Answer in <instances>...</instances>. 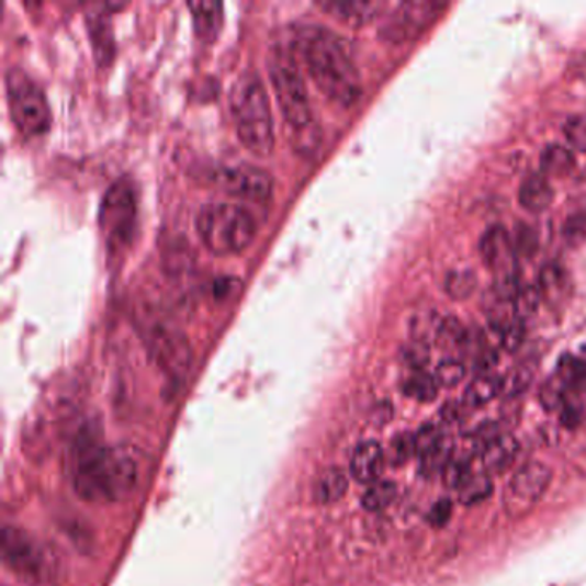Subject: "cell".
<instances>
[{
  "mask_svg": "<svg viewBox=\"0 0 586 586\" xmlns=\"http://www.w3.org/2000/svg\"><path fill=\"white\" fill-rule=\"evenodd\" d=\"M293 45L327 99L345 108L360 99V72L341 35L324 24H300L294 30Z\"/></svg>",
  "mask_w": 586,
  "mask_h": 586,
  "instance_id": "cell-1",
  "label": "cell"
},
{
  "mask_svg": "<svg viewBox=\"0 0 586 586\" xmlns=\"http://www.w3.org/2000/svg\"><path fill=\"white\" fill-rule=\"evenodd\" d=\"M138 466L124 449L105 448L93 433H81L72 455V485L90 503H117L135 491Z\"/></svg>",
  "mask_w": 586,
  "mask_h": 586,
  "instance_id": "cell-2",
  "label": "cell"
},
{
  "mask_svg": "<svg viewBox=\"0 0 586 586\" xmlns=\"http://www.w3.org/2000/svg\"><path fill=\"white\" fill-rule=\"evenodd\" d=\"M267 68L294 147L302 151L314 150L320 142V133L296 57L288 48L273 47L267 57Z\"/></svg>",
  "mask_w": 586,
  "mask_h": 586,
  "instance_id": "cell-3",
  "label": "cell"
},
{
  "mask_svg": "<svg viewBox=\"0 0 586 586\" xmlns=\"http://www.w3.org/2000/svg\"><path fill=\"white\" fill-rule=\"evenodd\" d=\"M229 108L239 139L255 155H269L273 148V120L266 83L253 69L234 80Z\"/></svg>",
  "mask_w": 586,
  "mask_h": 586,
  "instance_id": "cell-4",
  "label": "cell"
},
{
  "mask_svg": "<svg viewBox=\"0 0 586 586\" xmlns=\"http://www.w3.org/2000/svg\"><path fill=\"white\" fill-rule=\"evenodd\" d=\"M196 233L215 255L245 250L257 234V221L246 206L233 202H212L196 215Z\"/></svg>",
  "mask_w": 586,
  "mask_h": 586,
  "instance_id": "cell-5",
  "label": "cell"
},
{
  "mask_svg": "<svg viewBox=\"0 0 586 586\" xmlns=\"http://www.w3.org/2000/svg\"><path fill=\"white\" fill-rule=\"evenodd\" d=\"M138 330L154 363L171 381H182L191 364V346L178 325L159 309H143Z\"/></svg>",
  "mask_w": 586,
  "mask_h": 586,
  "instance_id": "cell-6",
  "label": "cell"
},
{
  "mask_svg": "<svg viewBox=\"0 0 586 586\" xmlns=\"http://www.w3.org/2000/svg\"><path fill=\"white\" fill-rule=\"evenodd\" d=\"M2 557L12 575L30 585H54L59 578V559L29 531L5 527L2 531Z\"/></svg>",
  "mask_w": 586,
  "mask_h": 586,
  "instance_id": "cell-7",
  "label": "cell"
},
{
  "mask_svg": "<svg viewBox=\"0 0 586 586\" xmlns=\"http://www.w3.org/2000/svg\"><path fill=\"white\" fill-rule=\"evenodd\" d=\"M4 81L9 111L18 129L29 136L47 132L52 120L50 108L41 84L20 68H9Z\"/></svg>",
  "mask_w": 586,
  "mask_h": 586,
  "instance_id": "cell-8",
  "label": "cell"
},
{
  "mask_svg": "<svg viewBox=\"0 0 586 586\" xmlns=\"http://www.w3.org/2000/svg\"><path fill=\"white\" fill-rule=\"evenodd\" d=\"M136 194L127 178L115 179L100 202L99 224L109 248L127 245L135 230Z\"/></svg>",
  "mask_w": 586,
  "mask_h": 586,
  "instance_id": "cell-9",
  "label": "cell"
},
{
  "mask_svg": "<svg viewBox=\"0 0 586 586\" xmlns=\"http://www.w3.org/2000/svg\"><path fill=\"white\" fill-rule=\"evenodd\" d=\"M206 181L218 190L255 202L269 199L273 188L272 176L266 169L246 162L217 164L206 174Z\"/></svg>",
  "mask_w": 586,
  "mask_h": 586,
  "instance_id": "cell-10",
  "label": "cell"
},
{
  "mask_svg": "<svg viewBox=\"0 0 586 586\" xmlns=\"http://www.w3.org/2000/svg\"><path fill=\"white\" fill-rule=\"evenodd\" d=\"M552 473L545 464H525L509 480L504 491V511L509 518H523L536 509L551 485Z\"/></svg>",
  "mask_w": 586,
  "mask_h": 586,
  "instance_id": "cell-11",
  "label": "cell"
},
{
  "mask_svg": "<svg viewBox=\"0 0 586 586\" xmlns=\"http://www.w3.org/2000/svg\"><path fill=\"white\" fill-rule=\"evenodd\" d=\"M446 4L428 0L405 2L384 21L381 36L391 44L415 41L416 36L421 35L439 18Z\"/></svg>",
  "mask_w": 586,
  "mask_h": 586,
  "instance_id": "cell-12",
  "label": "cell"
},
{
  "mask_svg": "<svg viewBox=\"0 0 586 586\" xmlns=\"http://www.w3.org/2000/svg\"><path fill=\"white\" fill-rule=\"evenodd\" d=\"M480 257L488 269L494 270L496 275L507 272H516V253L512 246L511 234L504 227L494 226L485 230L480 239Z\"/></svg>",
  "mask_w": 586,
  "mask_h": 586,
  "instance_id": "cell-13",
  "label": "cell"
},
{
  "mask_svg": "<svg viewBox=\"0 0 586 586\" xmlns=\"http://www.w3.org/2000/svg\"><path fill=\"white\" fill-rule=\"evenodd\" d=\"M385 464V452L375 440H364L351 455L349 473L360 484H373L381 476Z\"/></svg>",
  "mask_w": 586,
  "mask_h": 586,
  "instance_id": "cell-14",
  "label": "cell"
},
{
  "mask_svg": "<svg viewBox=\"0 0 586 586\" xmlns=\"http://www.w3.org/2000/svg\"><path fill=\"white\" fill-rule=\"evenodd\" d=\"M519 452L518 440L511 436H496L485 440L480 461L487 475H499L515 463Z\"/></svg>",
  "mask_w": 586,
  "mask_h": 586,
  "instance_id": "cell-15",
  "label": "cell"
},
{
  "mask_svg": "<svg viewBox=\"0 0 586 586\" xmlns=\"http://www.w3.org/2000/svg\"><path fill=\"white\" fill-rule=\"evenodd\" d=\"M318 8L329 12L330 16L336 18L341 23L349 24V26H361V24L375 20L385 5L382 2H364V0H351V2L327 0V2H318Z\"/></svg>",
  "mask_w": 586,
  "mask_h": 586,
  "instance_id": "cell-16",
  "label": "cell"
},
{
  "mask_svg": "<svg viewBox=\"0 0 586 586\" xmlns=\"http://www.w3.org/2000/svg\"><path fill=\"white\" fill-rule=\"evenodd\" d=\"M519 205L530 214L549 211L554 202V188L543 174H531L523 179L518 191Z\"/></svg>",
  "mask_w": 586,
  "mask_h": 586,
  "instance_id": "cell-17",
  "label": "cell"
},
{
  "mask_svg": "<svg viewBox=\"0 0 586 586\" xmlns=\"http://www.w3.org/2000/svg\"><path fill=\"white\" fill-rule=\"evenodd\" d=\"M188 9L191 11L196 35L202 41H214L223 26V4L217 0H194L188 2Z\"/></svg>",
  "mask_w": 586,
  "mask_h": 586,
  "instance_id": "cell-18",
  "label": "cell"
},
{
  "mask_svg": "<svg viewBox=\"0 0 586 586\" xmlns=\"http://www.w3.org/2000/svg\"><path fill=\"white\" fill-rule=\"evenodd\" d=\"M570 278L566 270L557 263H549L540 272L539 290L543 302L549 305H559L566 302L570 296Z\"/></svg>",
  "mask_w": 586,
  "mask_h": 586,
  "instance_id": "cell-19",
  "label": "cell"
},
{
  "mask_svg": "<svg viewBox=\"0 0 586 586\" xmlns=\"http://www.w3.org/2000/svg\"><path fill=\"white\" fill-rule=\"evenodd\" d=\"M499 394H503V379L492 373H482L464 391V405L478 408L496 399Z\"/></svg>",
  "mask_w": 586,
  "mask_h": 586,
  "instance_id": "cell-20",
  "label": "cell"
},
{
  "mask_svg": "<svg viewBox=\"0 0 586 586\" xmlns=\"http://www.w3.org/2000/svg\"><path fill=\"white\" fill-rule=\"evenodd\" d=\"M575 154L563 145H549V147L543 148L542 155H540V167H542V174L545 178L549 176L564 178L575 169Z\"/></svg>",
  "mask_w": 586,
  "mask_h": 586,
  "instance_id": "cell-21",
  "label": "cell"
},
{
  "mask_svg": "<svg viewBox=\"0 0 586 586\" xmlns=\"http://www.w3.org/2000/svg\"><path fill=\"white\" fill-rule=\"evenodd\" d=\"M348 492V475L339 467H330L322 473L315 485V499L320 504H333Z\"/></svg>",
  "mask_w": 586,
  "mask_h": 586,
  "instance_id": "cell-22",
  "label": "cell"
},
{
  "mask_svg": "<svg viewBox=\"0 0 586 586\" xmlns=\"http://www.w3.org/2000/svg\"><path fill=\"white\" fill-rule=\"evenodd\" d=\"M88 26H90L91 41L95 47L97 59L100 63H109L112 59V35L109 29L108 16L105 12H88Z\"/></svg>",
  "mask_w": 586,
  "mask_h": 586,
  "instance_id": "cell-23",
  "label": "cell"
},
{
  "mask_svg": "<svg viewBox=\"0 0 586 586\" xmlns=\"http://www.w3.org/2000/svg\"><path fill=\"white\" fill-rule=\"evenodd\" d=\"M492 491H494L492 476L487 473H480V475L470 476L463 487L458 488V499L464 506H475L487 500L492 496Z\"/></svg>",
  "mask_w": 586,
  "mask_h": 586,
  "instance_id": "cell-24",
  "label": "cell"
},
{
  "mask_svg": "<svg viewBox=\"0 0 586 586\" xmlns=\"http://www.w3.org/2000/svg\"><path fill=\"white\" fill-rule=\"evenodd\" d=\"M439 387L436 375H428L424 370H415L406 379L403 391H405L406 396L413 397V399L428 403V401L436 399Z\"/></svg>",
  "mask_w": 586,
  "mask_h": 586,
  "instance_id": "cell-25",
  "label": "cell"
},
{
  "mask_svg": "<svg viewBox=\"0 0 586 586\" xmlns=\"http://www.w3.org/2000/svg\"><path fill=\"white\" fill-rule=\"evenodd\" d=\"M394 497H396V485L387 480H376L364 491L361 503L367 511H384L385 507L393 504Z\"/></svg>",
  "mask_w": 586,
  "mask_h": 586,
  "instance_id": "cell-26",
  "label": "cell"
},
{
  "mask_svg": "<svg viewBox=\"0 0 586 586\" xmlns=\"http://www.w3.org/2000/svg\"><path fill=\"white\" fill-rule=\"evenodd\" d=\"M555 375L571 393L573 391H586V361L575 357H564L559 363Z\"/></svg>",
  "mask_w": 586,
  "mask_h": 586,
  "instance_id": "cell-27",
  "label": "cell"
},
{
  "mask_svg": "<svg viewBox=\"0 0 586 586\" xmlns=\"http://www.w3.org/2000/svg\"><path fill=\"white\" fill-rule=\"evenodd\" d=\"M543 297L540 293L539 285H521L518 294H516L515 314L521 322H527L528 318L536 317L539 312L540 305H542Z\"/></svg>",
  "mask_w": 586,
  "mask_h": 586,
  "instance_id": "cell-28",
  "label": "cell"
},
{
  "mask_svg": "<svg viewBox=\"0 0 586 586\" xmlns=\"http://www.w3.org/2000/svg\"><path fill=\"white\" fill-rule=\"evenodd\" d=\"M476 284L478 281L472 270H454L446 279V293L452 300H467L475 293Z\"/></svg>",
  "mask_w": 586,
  "mask_h": 586,
  "instance_id": "cell-29",
  "label": "cell"
},
{
  "mask_svg": "<svg viewBox=\"0 0 586 586\" xmlns=\"http://www.w3.org/2000/svg\"><path fill=\"white\" fill-rule=\"evenodd\" d=\"M511 239L516 257L531 258L539 251V234L528 224H516Z\"/></svg>",
  "mask_w": 586,
  "mask_h": 586,
  "instance_id": "cell-30",
  "label": "cell"
},
{
  "mask_svg": "<svg viewBox=\"0 0 586 586\" xmlns=\"http://www.w3.org/2000/svg\"><path fill=\"white\" fill-rule=\"evenodd\" d=\"M567 393L570 391H567L566 385L559 381L557 375H554L540 388V401L546 409H552V412L563 409L567 403Z\"/></svg>",
  "mask_w": 586,
  "mask_h": 586,
  "instance_id": "cell-31",
  "label": "cell"
},
{
  "mask_svg": "<svg viewBox=\"0 0 586 586\" xmlns=\"http://www.w3.org/2000/svg\"><path fill=\"white\" fill-rule=\"evenodd\" d=\"M466 375V367L458 358H448L437 367L436 379L442 387H455Z\"/></svg>",
  "mask_w": 586,
  "mask_h": 586,
  "instance_id": "cell-32",
  "label": "cell"
},
{
  "mask_svg": "<svg viewBox=\"0 0 586 586\" xmlns=\"http://www.w3.org/2000/svg\"><path fill=\"white\" fill-rule=\"evenodd\" d=\"M563 133L573 150L586 151V114L571 115L564 123Z\"/></svg>",
  "mask_w": 586,
  "mask_h": 586,
  "instance_id": "cell-33",
  "label": "cell"
},
{
  "mask_svg": "<svg viewBox=\"0 0 586 586\" xmlns=\"http://www.w3.org/2000/svg\"><path fill=\"white\" fill-rule=\"evenodd\" d=\"M472 476V470L466 460L461 458H451L444 470H442V480L448 487L458 488L463 487L464 482Z\"/></svg>",
  "mask_w": 586,
  "mask_h": 586,
  "instance_id": "cell-34",
  "label": "cell"
},
{
  "mask_svg": "<svg viewBox=\"0 0 586 586\" xmlns=\"http://www.w3.org/2000/svg\"><path fill=\"white\" fill-rule=\"evenodd\" d=\"M531 379H533V372L528 367H518L506 379H503V394L507 397L523 394L531 384Z\"/></svg>",
  "mask_w": 586,
  "mask_h": 586,
  "instance_id": "cell-35",
  "label": "cell"
},
{
  "mask_svg": "<svg viewBox=\"0 0 586 586\" xmlns=\"http://www.w3.org/2000/svg\"><path fill=\"white\" fill-rule=\"evenodd\" d=\"M415 454V436H412V433H399V436L391 442V448H388V460L394 464L406 463V461Z\"/></svg>",
  "mask_w": 586,
  "mask_h": 586,
  "instance_id": "cell-36",
  "label": "cell"
},
{
  "mask_svg": "<svg viewBox=\"0 0 586 586\" xmlns=\"http://www.w3.org/2000/svg\"><path fill=\"white\" fill-rule=\"evenodd\" d=\"M416 454L420 455L421 460L427 455L436 452L440 446L444 444V439L440 436L436 427H424L420 432L415 436Z\"/></svg>",
  "mask_w": 586,
  "mask_h": 586,
  "instance_id": "cell-37",
  "label": "cell"
},
{
  "mask_svg": "<svg viewBox=\"0 0 586 586\" xmlns=\"http://www.w3.org/2000/svg\"><path fill=\"white\" fill-rule=\"evenodd\" d=\"M564 239L570 245L578 246L586 238V211H578L566 218L563 227Z\"/></svg>",
  "mask_w": 586,
  "mask_h": 586,
  "instance_id": "cell-38",
  "label": "cell"
},
{
  "mask_svg": "<svg viewBox=\"0 0 586 586\" xmlns=\"http://www.w3.org/2000/svg\"><path fill=\"white\" fill-rule=\"evenodd\" d=\"M525 339V322L518 320L507 327L503 334L499 336L500 346H503L506 351H516L519 346L523 345Z\"/></svg>",
  "mask_w": 586,
  "mask_h": 586,
  "instance_id": "cell-39",
  "label": "cell"
},
{
  "mask_svg": "<svg viewBox=\"0 0 586 586\" xmlns=\"http://www.w3.org/2000/svg\"><path fill=\"white\" fill-rule=\"evenodd\" d=\"M405 360L408 361L415 370L424 369V364L428 361V345L420 341H413L412 345L405 349Z\"/></svg>",
  "mask_w": 586,
  "mask_h": 586,
  "instance_id": "cell-40",
  "label": "cell"
},
{
  "mask_svg": "<svg viewBox=\"0 0 586 586\" xmlns=\"http://www.w3.org/2000/svg\"><path fill=\"white\" fill-rule=\"evenodd\" d=\"M451 511V500L442 499L432 507V511L428 515V519H430V523L436 525V527H442L446 521H449Z\"/></svg>",
  "mask_w": 586,
  "mask_h": 586,
  "instance_id": "cell-41",
  "label": "cell"
}]
</instances>
